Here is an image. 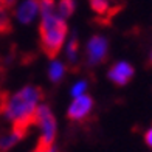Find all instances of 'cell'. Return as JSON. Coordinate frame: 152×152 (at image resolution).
<instances>
[{
    "instance_id": "cell-3",
    "label": "cell",
    "mask_w": 152,
    "mask_h": 152,
    "mask_svg": "<svg viewBox=\"0 0 152 152\" xmlns=\"http://www.w3.org/2000/svg\"><path fill=\"white\" fill-rule=\"evenodd\" d=\"M36 124L40 127V138L37 148L40 149H51L53 143L56 140L58 124L53 112L47 104H39L36 110Z\"/></svg>"
},
{
    "instance_id": "cell-17",
    "label": "cell",
    "mask_w": 152,
    "mask_h": 152,
    "mask_svg": "<svg viewBox=\"0 0 152 152\" xmlns=\"http://www.w3.org/2000/svg\"><path fill=\"white\" fill-rule=\"evenodd\" d=\"M34 152H56V151H54V148H51V149H40V148H36V149H34Z\"/></svg>"
},
{
    "instance_id": "cell-5",
    "label": "cell",
    "mask_w": 152,
    "mask_h": 152,
    "mask_svg": "<svg viewBox=\"0 0 152 152\" xmlns=\"http://www.w3.org/2000/svg\"><path fill=\"white\" fill-rule=\"evenodd\" d=\"M92 109H93V99L87 95H82L78 98H73V102L67 110V116L72 121H81L92 112Z\"/></svg>"
},
{
    "instance_id": "cell-16",
    "label": "cell",
    "mask_w": 152,
    "mask_h": 152,
    "mask_svg": "<svg viewBox=\"0 0 152 152\" xmlns=\"http://www.w3.org/2000/svg\"><path fill=\"white\" fill-rule=\"evenodd\" d=\"M17 0H3V5L6 6V8H11L12 5H16Z\"/></svg>"
},
{
    "instance_id": "cell-12",
    "label": "cell",
    "mask_w": 152,
    "mask_h": 152,
    "mask_svg": "<svg viewBox=\"0 0 152 152\" xmlns=\"http://www.w3.org/2000/svg\"><path fill=\"white\" fill-rule=\"evenodd\" d=\"M78 48H79L78 39H76V36H72L65 47V53L70 64H76V61H78Z\"/></svg>"
},
{
    "instance_id": "cell-6",
    "label": "cell",
    "mask_w": 152,
    "mask_h": 152,
    "mask_svg": "<svg viewBox=\"0 0 152 152\" xmlns=\"http://www.w3.org/2000/svg\"><path fill=\"white\" fill-rule=\"evenodd\" d=\"M109 79L116 86H126L127 82L132 79L134 76V67L126 61H120L115 65L110 67V70L107 73Z\"/></svg>"
},
{
    "instance_id": "cell-2",
    "label": "cell",
    "mask_w": 152,
    "mask_h": 152,
    "mask_svg": "<svg viewBox=\"0 0 152 152\" xmlns=\"http://www.w3.org/2000/svg\"><path fill=\"white\" fill-rule=\"evenodd\" d=\"M40 2V44L47 56L56 58L62 50L67 37V23L54 11V0H39Z\"/></svg>"
},
{
    "instance_id": "cell-1",
    "label": "cell",
    "mask_w": 152,
    "mask_h": 152,
    "mask_svg": "<svg viewBox=\"0 0 152 152\" xmlns=\"http://www.w3.org/2000/svg\"><path fill=\"white\" fill-rule=\"evenodd\" d=\"M42 99V90L26 86L12 95H5L0 102V112L12 123V127L28 130L36 123V110Z\"/></svg>"
},
{
    "instance_id": "cell-18",
    "label": "cell",
    "mask_w": 152,
    "mask_h": 152,
    "mask_svg": "<svg viewBox=\"0 0 152 152\" xmlns=\"http://www.w3.org/2000/svg\"><path fill=\"white\" fill-rule=\"evenodd\" d=\"M149 62H151V64H152V53H151V59H149Z\"/></svg>"
},
{
    "instance_id": "cell-14",
    "label": "cell",
    "mask_w": 152,
    "mask_h": 152,
    "mask_svg": "<svg viewBox=\"0 0 152 152\" xmlns=\"http://www.w3.org/2000/svg\"><path fill=\"white\" fill-rule=\"evenodd\" d=\"M87 90V82L86 81H79L72 87V96L73 98H78V96H82L84 92Z\"/></svg>"
},
{
    "instance_id": "cell-4",
    "label": "cell",
    "mask_w": 152,
    "mask_h": 152,
    "mask_svg": "<svg viewBox=\"0 0 152 152\" xmlns=\"http://www.w3.org/2000/svg\"><path fill=\"white\" fill-rule=\"evenodd\" d=\"M109 50L107 39L102 36H93L90 37L87 44V62L90 65H96L106 59V54Z\"/></svg>"
},
{
    "instance_id": "cell-13",
    "label": "cell",
    "mask_w": 152,
    "mask_h": 152,
    "mask_svg": "<svg viewBox=\"0 0 152 152\" xmlns=\"http://www.w3.org/2000/svg\"><path fill=\"white\" fill-rule=\"evenodd\" d=\"M6 6L3 5V0H0V31H6L10 28V20L6 16Z\"/></svg>"
},
{
    "instance_id": "cell-7",
    "label": "cell",
    "mask_w": 152,
    "mask_h": 152,
    "mask_svg": "<svg viewBox=\"0 0 152 152\" xmlns=\"http://www.w3.org/2000/svg\"><path fill=\"white\" fill-rule=\"evenodd\" d=\"M39 10H40L39 0H23L22 3H19L16 10V17L20 23L28 25L36 19V16L39 14Z\"/></svg>"
},
{
    "instance_id": "cell-9",
    "label": "cell",
    "mask_w": 152,
    "mask_h": 152,
    "mask_svg": "<svg viewBox=\"0 0 152 152\" xmlns=\"http://www.w3.org/2000/svg\"><path fill=\"white\" fill-rule=\"evenodd\" d=\"M88 3H90V8L101 17H109L115 12L110 0H88Z\"/></svg>"
},
{
    "instance_id": "cell-11",
    "label": "cell",
    "mask_w": 152,
    "mask_h": 152,
    "mask_svg": "<svg viewBox=\"0 0 152 152\" xmlns=\"http://www.w3.org/2000/svg\"><path fill=\"white\" fill-rule=\"evenodd\" d=\"M75 11V0H59L58 3V16L61 19H68Z\"/></svg>"
},
{
    "instance_id": "cell-15",
    "label": "cell",
    "mask_w": 152,
    "mask_h": 152,
    "mask_svg": "<svg viewBox=\"0 0 152 152\" xmlns=\"http://www.w3.org/2000/svg\"><path fill=\"white\" fill-rule=\"evenodd\" d=\"M144 141H146V144H148L149 148H152V126L148 129L146 135H144Z\"/></svg>"
},
{
    "instance_id": "cell-10",
    "label": "cell",
    "mask_w": 152,
    "mask_h": 152,
    "mask_svg": "<svg viewBox=\"0 0 152 152\" xmlns=\"http://www.w3.org/2000/svg\"><path fill=\"white\" fill-rule=\"evenodd\" d=\"M64 73H65L64 64L59 61H51L50 67H48V78L53 82H59L62 79V76H64Z\"/></svg>"
},
{
    "instance_id": "cell-8",
    "label": "cell",
    "mask_w": 152,
    "mask_h": 152,
    "mask_svg": "<svg viewBox=\"0 0 152 152\" xmlns=\"http://www.w3.org/2000/svg\"><path fill=\"white\" fill-rule=\"evenodd\" d=\"M25 134H26V130L12 127L10 132L0 135V152H6V151L12 149L25 137Z\"/></svg>"
}]
</instances>
